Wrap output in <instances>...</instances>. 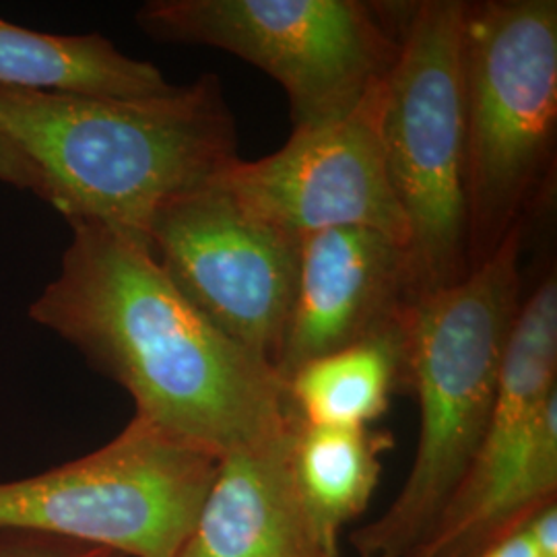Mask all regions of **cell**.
<instances>
[{
	"label": "cell",
	"mask_w": 557,
	"mask_h": 557,
	"mask_svg": "<svg viewBox=\"0 0 557 557\" xmlns=\"http://www.w3.org/2000/svg\"><path fill=\"white\" fill-rule=\"evenodd\" d=\"M384 81L345 119L294 128L275 153L236 158L213 180L246 211L294 238L368 227L409 248V223L382 143Z\"/></svg>",
	"instance_id": "9"
},
{
	"label": "cell",
	"mask_w": 557,
	"mask_h": 557,
	"mask_svg": "<svg viewBox=\"0 0 557 557\" xmlns=\"http://www.w3.org/2000/svg\"><path fill=\"white\" fill-rule=\"evenodd\" d=\"M522 234L518 225L467 277L411 306L405 359L419 403L418 448L397 498L351 535L358 557L409 556L478 455L522 306Z\"/></svg>",
	"instance_id": "3"
},
{
	"label": "cell",
	"mask_w": 557,
	"mask_h": 557,
	"mask_svg": "<svg viewBox=\"0 0 557 557\" xmlns=\"http://www.w3.org/2000/svg\"><path fill=\"white\" fill-rule=\"evenodd\" d=\"M478 557H539L533 543L529 535L524 533V529H520L515 535L502 539L496 545H492L490 549H485Z\"/></svg>",
	"instance_id": "19"
},
{
	"label": "cell",
	"mask_w": 557,
	"mask_h": 557,
	"mask_svg": "<svg viewBox=\"0 0 557 557\" xmlns=\"http://www.w3.org/2000/svg\"><path fill=\"white\" fill-rule=\"evenodd\" d=\"M460 64L473 271L522 225L554 163L556 0L467 2Z\"/></svg>",
	"instance_id": "4"
},
{
	"label": "cell",
	"mask_w": 557,
	"mask_h": 557,
	"mask_svg": "<svg viewBox=\"0 0 557 557\" xmlns=\"http://www.w3.org/2000/svg\"><path fill=\"white\" fill-rule=\"evenodd\" d=\"M393 436L372 428H322L294 416L292 475L299 502L320 539L338 552L341 529L376 492L382 453Z\"/></svg>",
	"instance_id": "15"
},
{
	"label": "cell",
	"mask_w": 557,
	"mask_h": 557,
	"mask_svg": "<svg viewBox=\"0 0 557 557\" xmlns=\"http://www.w3.org/2000/svg\"><path fill=\"white\" fill-rule=\"evenodd\" d=\"M467 2L425 0L407 11L397 60L384 81L382 143L419 296L471 273L462 21Z\"/></svg>",
	"instance_id": "5"
},
{
	"label": "cell",
	"mask_w": 557,
	"mask_h": 557,
	"mask_svg": "<svg viewBox=\"0 0 557 557\" xmlns=\"http://www.w3.org/2000/svg\"><path fill=\"white\" fill-rule=\"evenodd\" d=\"M135 20L153 40L259 66L285 89L294 128L351 114L388 77L403 38L358 0H151Z\"/></svg>",
	"instance_id": "6"
},
{
	"label": "cell",
	"mask_w": 557,
	"mask_h": 557,
	"mask_svg": "<svg viewBox=\"0 0 557 557\" xmlns=\"http://www.w3.org/2000/svg\"><path fill=\"white\" fill-rule=\"evenodd\" d=\"M145 239L197 310L275 368L296 298L301 239L246 211L215 180L163 205Z\"/></svg>",
	"instance_id": "8"
},
{
	"label": "cell",
	"mask_w": 557,
	"mask_h": 557,
	"mask_svg": "<svg viewBox=\"0 0 557 557\" xmlns=\"http://www.w3.org/2000/svg\"><path fill=\"white\" fill-rule=\"evenodd\" d=\"M29 319L77 347L135 400V418L218 457L275 438L287 384L197 310L145 239L73 223Z\"/></svg>",
	"instance_id": "1"
},
{
	"label": "cell",
	"mask_w": 557,
	"mask_h": 557,
	"mask_svg": "<svg viewBox=\"0 0 557 557\" xmlns=\"http://www.w3.org/2000/svg\"><path fill=\"white\" fill-rule=\"evenodd\" d=\"M174 87L153 62L120 52L100 34L54 36L0 17V89L140 100Z\"/></svg>",
	"instance_id": "13"
},
{
	"label": "cell",
	"mask_w": 557,
	"mask_h": 557,
	"mask_svg": "<svg viewBox=\"0 0 557 557\" xmlns=\"http://www.w3.org/2000/svg\"><path fill=\"white\" fill-rule=\"evenodd\" d=\"M419 298L409 248L368 227H335L299 242L298 285L275 370L400 326Z\"/></svg>",
	"instance_id": "10"
},
{
	"label": "cell",
	"mask_w": 557,
	"mask_h": 557,
	"mask_svg": "<svg viewBox=\"0 0 557 557\" xmlns=\"http://www.w3.org/2000/svg\"><path fill=\"white\" fill-rule=\"evenodd\" d=\"M221 457L133 418L100 450L41 475L0 483V531L178 557Z\"/></svg>",
	"instance_id": "7"
},
{
	"label": "cell",
	"mask_w": 557,
	"mask_h": 557,
	"mask_svg": "<svg viewBox=\"0 0 557 557\" xmlns=\"http://www.w3.org/2000/svg\"><path fill=\"white\" fill-rule=\"evenodd\" d=\"M522 529L539 557H557V502L541 508Z\"/></svg>",
	"instance_id": "18"
},
{
	"label": "cell",
	"mask_w": 557,
	"mask_h": 557,
	"mask_svg": "<svg viewBox=\"0 0 557 557\" xmlns=\"http://www.w3.org/2000/svg\"><path fill=\"white\" fill-rule=\"evenodd\" d=\"M289 425L223 455L178 557H338L312 527L292 475Z\"/></svg>",
	"instance_id": "11"
},
{
	"label": "cell",
	"mask_w": 557,
	"mask_h": 557,
	"mask_svg": "<svg viewBox=\"0 0 557 557\" xmlns=\"http://www.w3.org/2000/svg\"><path fill=\"white\" fill-rule=\"evenodd\" d=\"M0 182L17 190L32 193L38 199L48 202V190L40 172L21 153L20 147L2 133V128H0Z\"/></svg>",
	"instance_id": "17"
},
{
	"label": "cell",
	"mask_w": 557,
	"mask_h": 557,
	"mask_svg": "<svg viewBox=\"0 0 557 557\" xmlns=\"http://www.w3.org/2000/svg\"><path fill=\"white\" fill-rule=\"evenodd\" d=\"M0 557H122L112 549L85 545L69 539L25 533V531H0Z\"/></svg>",
	"instance_id": "16"
},
{
	"label": "cell",
	"mask_w": 557,
	"mask_h": 557,
	"mask_svg": "<svg viewBox=\"0 0 557 557\" xmlns=\"http://www.w3.org/2000/svg\"><path fill=\"white\" fill-rule=\"evenodd\" d=\"M557 502V395L494 467L467 473L407 557H478Z\"/></svg>",
	"instance_id": "12"
},
{
	"label": "cell",
	"mask_w": 557,
	"mask_h": 557,
	"mask_svg": "<svg viewBox=\"0 0 557 557\" xmlns=\"http://www.w3.org/2000/svg\"><path fill=\"white\" fill-rule=\"evenodd\" d=\"M0 128L36 165L48 205L69 225L140 239L163 205L239 158L236 122L211 73L140 100L0 89Z\"/></svg>",
	"instance_id": "2"
},
{
	"label": "cell",
	"mask_w": 557,
	"mask_h": 557,
	"mask_svg": "<svg viewBox=\"0 0 557 557\" xmlns=\"http://www.w3.org/2000/svg\"><path fill=\"white\" fill-rule=\"evenodd\" d=\"M405 322L299 366L285 380L292 413L308 425L370 428L407 388Z\"/></svg>",
	"instance_id": "14"
}]
</instances>
